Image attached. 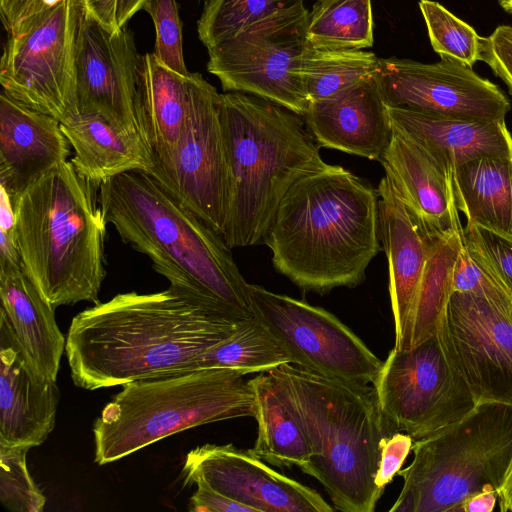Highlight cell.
Here are the masks:
<instances>
[{
	"label": "cell",
	"instance_id": "6da1fadb",
	"mask_svg": "<svg viewBox=\"0 0 512 512\" xmlns=\"http://www.w3.org/2000/svg\"><path fill=\"white\" fill-rule=\"evenodd\" d=\"M243 320L210 314L171 288L117 294L72 319L65 345L71 377L95 390L193 371L196 358Z\"/></svg>",
	"mask_w": 512,
	"mask_h": 512
},
{
	"label": "cell",
	"instance_id": "7a4b0ae2",
	"mask_svg": "<svg viewBox=\"0 0 512 512\" xmlns=\"http://www.w3.org/2000/svg\"><path fill=\"white\" fill-rule=\"evenodd\" d=\"M97 199L122 241L146 255L178 295L234 320L253 317L248 282L222 235L144 170L102 183Z\"/></svg>",
	"mask_w": 512,
	"mask_h": 512
},
{
	"label": "cell",
	"instance_id": "3957f363",
	"mask_svg": "<svg viewBox=\"0 0 512 512\" xmlns=\"http://www.w3.org/2000/svg\"><path fill=\"white\" fill-rule=\"evenodd\" d=\"M263 241L274 268L302 290L355 287L381 249L377 189L328 164L291 186Z\"/></svg>",
	"mask_w": 512,
	"mask_h": 512
},
{
	"label": "cell",
	"instance_id": "277c9868",
	"mask_svg": "<svg viewBox=\"0 0 512 512\" xmlns=\"http://www.w3.org/2000/svg\"><path fill=\"white\" fill-rule=\"evenodd\" d=\"M228 199L222 237L232 248L264 240L291 186L328 166L303 116L244 92L220 94Z\"/></svg>",
	"mask_w": 512,
	"mask_h": 512
},
{
	"label": "cell",
	"instance_id": "5b68a950",
	"mask_svg": "<svg viewBox=\"0 0 512 512\" xmlns=\"http://www.w3.org/2000/svg\"><path fill=\"white\" fill-rule=\"evenodd\" d=\"M270 372L289 394L312 452L300 469L324 486L336 510L373 512L384 492L375 484L381 442L395 433L374 386L293 363Z\"/></svg>",
	"mask_w": 512,
	"mask_h": 512
},
{
	"label": "cell",
	"instance_id": "8992f818",
	"mask_svg": "<svg viewBox=\"0 0 512 512\" xmlns=\"http://www.w3.org/2000/svg\"><path fill=\"white\" fill-rule=\"evenodd\" d=\"M95 190L66 161L12 202L22 267L54 308L100 303L108 223Z\"/></svg>",
	"mask_w": 512,
	"mask_h": 512
},
{
	"label": "cell",
	"instance_id": "52a82bcc",
	"mask_svg": "<svg viewBox=\"0 0 512 512\" xmlns=\"http://www.w3.org/2000/svg\"><path fill=\"white\" fill-rule=\"evenodd\" d=\"M244 374L206 368L123 385L93 425L95 462L108 464L196 426L254 417Z\"/></svg>",
	"mask_w": 512,
	"mask_h": 512
},
{
	"label": "cell",
	"instance_id": "ba28073f",
	"mask_svg": "<svg viewBox=\"0 0 512 512\" xmlns=\"http://www.w3.org/2000/svg\"><path fill=\"white\" fill-rule=\"evenodd\" d=\"M411 464L391 512H460L492 484L498 491L512 457V406L485 402L462 419L414 440Z\"/></svg>",
	"mask_w": 512,
	"mask_h": 512
},
{
	"label": "cell",
	"instance_id": "9c48e42d",
	"mask_svg": "<svg viewBox=\"0 0 512 512\" xmlns=\"http://www.w3.org/2000/svg\"><path fill=\"white\" fill-rule=\"evenodd\" d=\"M82 0H56L7 29L2 91L60 123L76 116V47Z\"/></svg>",
	"mask_w": 512,
	"mask_h": 512
},
{
	"label": "cell",
	"instance_id": "30bf717a",
	"mask_svg": "<svg viewBox=\"0 0 512 512\" xmlns=\"http://www.w3.org/2000/svg\"><path fill=\"white\" fill-rule=\"evenodd\" d=\"M308 17L300 1L208 49V72L226 92L253 94L304 116L309 100L297 66L308 46Z\"/></svg>",
	"mask_w": 512,
	"mask_h": 512
},
{
	"label": "cell",
	"instance_id": "8fae6325",
	"mask_svg": "<svg viewBox=\"0 0 512 512\" xmlns=\"http://www.w3.org/2000/svg\"><path fill=\"white\" fill-rule=\"evenodd\" d=\"M373 386L391 429L414 440L455 423L477 406L437 334L409 349L393 348Z\"/></svg>",
	"mask_w": 512,
	"mask_h": 512
},
{
	"label": "cell",
	"instance_id": "7c38bea8",
	"mask_svg": "<svg viewBox=\"0 0 512 512\" xmlns=\"http://www.w3.org/2000/svg\"><path fill=\"white\" fill-rule=\"evenodd\" d=\"M248 296L253 316L291 363L347 381L375 382L383 361L332 313L255 284H248Z\"/></svg>",
	"mask_w": 512,
	"mask_h": 512
},
{
	"label": "cell",
	"instance_id": "4fadbf2b",
	"mask_svg": "<svg viewBox=\"0 0 512 512\" xmlns=\"http://www.w3.org/2000/svg\"><path fill=\"white\" fill-rule=\"evenodd\" d=\"M220 93L199 73L189 75L187 119L169 160L149 174L182 205L222 234L228 176Z\"/></svg>",
	"mask_w": 512,
	"mask_h": 512
},
{
	"label": "cell",
	"instance_id": "5bb4252c",
	"mask_svg": "<svg viewBox=\"0 0 512 512\" xmlns=\"http://www.w3.org/2000/svg\"><path fill=\"white\" fill-rule=\"evenodd\" d=\"M436 334L477 404L512 406V304L455 291Z\"/></svg>",
	"mask_w": 512,
	"mask_h": 512
},
{
	"label": "cell",
	"instance_id": "9a60e30c",
	"mask_svg": "<svg viewBox=\"0 0 512 512\" xmlns=\"http://www.w3.org/2000/svg\"><path fill=\"white\" fill-rule=\"evenodd\" d=\"M376 78L387 107L485 121L505 120L511 109L498 85L446 56L436 63L379 58Z\"/></svg>",
	"mask_w": 512,
	"mask_h": 512
},
{
	"label": "cell",
	"instance_id": "2e32d148",
	"mask_svg": "<svg viewBox=\"0 0 512 512\" xmlns=\"http://www.w3.org/2000/svg\"><path fill=\"white\" fill-rule=\"evenodd\" d=\"M140 57L129 30L110 32L83 9L76 47L78 112L97 114L121 133L139 134L134 99Z\"/></svg>",
	"mask_w": 512,
	"mask_h": 512
},
{
	"label": "cell",
	"instance_id": "e0dca14e",
	"mask_svg": "<svg viewBox=\"0 0 512 512\" xmlns=\"http://www.w3.org/2000/svg\"><path fill=\"white\" fill-rule=\"evenodd\" d=\"M185 484L203 481L254 512H331L314 489L281 474L249 450L206 444L191 450L183 467Z\"/></svg>",
	"mask_w": 512,
	"mask_h": 512
},
{
	"label": "cell",
	"instance_id": "ac0fdd59",
	"mask_svg": "<svg viewBox=\"0 0 512 512\" xmlns=\"http://www.w3.org/2000/svg\"><path fill=\"white\" fill-rule=\"evenodd\" d=\"M56 380L39 373L0 310V446L32 448L55 426Z\"/></svg>",
	"mask_w": 512,
	"mask_h": 512
},
{
	"label": "cell",
	"instance_id": "d6986e66",
	"mask_svg": "<svg viewBox=\"0 0 512 512\" xmlns=\"http://www.w3.org/2000/svg\"><path fill=\"white\" fill-rule=\"evenodd\" d=\"M379 161L426 237L463 232L454 201L452 171L394 127Z\"/></svg>",
	"mask_w": 512,
	"mask_h": 512
},
{
	"label": "cell",
	"instance_id": "ffe728a7",
	"mask_svg": "<svg viewBox=\"0 0 512 512\" xmlns=\"http://www.w3.org/2000/svg\"><path fill=\"white\" fill-rule=\"evenodd\" d=\"M70 143L60 122L0 95V186L15 201L29 186L67 161Z\"/></svg>",
	"mask_w": 512,
	"mask_h": 512
},
{
	"label": "cell",
	"instance_id": "44dd1931",
	"mask_svg": "<svg viewBox=\"0 0 512 512\" xmlns=\"http://www.w3.org/2000/svg\"><path fill=\"white\" fill-rule=\"evenodd\" d=\"M320 146L380 160L393 127L376 74L344 94L310 102L303 116Z\"/></svg>",
	"mask_w": 512,
	"mask_h": 512
},
{
	"label": "cell",
	"instance_id": "7402d4cb",
	"mask_svg": "<svg viewBox=\"0 0 512 512\" xmlns=\"http://www.w3.org/2000/svg\"><path fill=\"white\" fill-rule=\"evenodd\" d=\"M377 193L379 237L388 262L394 347H397L422 279L429 241L386 176L380 180Z\"/></svg>",
	"mask_w": 512,
	"mask_h": 512
},
{
	"label": "cell",
	"instance_id": "603a6c76",
	"mask_svg": "<svg viewBox=\"0 0 512 512\" xmlns=\"http://www.w3.org/2000/svg\"><path fill=\"white\" fill-rule=\"evenodd\" d=\"M388 115L394 128L452 172L479 157H512V135L505 120L441 116L394 107H388Z\"/></svg>",
	"mask_w": 512,
	"mask_h": 512
},
{
	"label": "cell",
	"instance_id": "cb8c5ba5",
	"mask_svg": "<svg viewBox=\"0 0 512 512\" xmlns=\"http://www.w3.org/2000/svg\"><path fill=\"white\" fill-rule=\"evenodd\" d=\"M189 75L167 68L154 53L140 57L134 109L152 169L166 163L177 146L188 114Z\"/></svg>",
	"mask_w": 512,
	"mask_h": 512
},
{
	"label": "cell",
	"instance_id": "d4e9b609",
	"mask_svg": "<svg viewBox=\"0 0 512 512\" xmlns=\"http://www.w3.org/2000/svg\"><path fill=\"white\" fill-rule=\"evenodd\" d=\"M0 297V310L34 368L56 380L66 339L58 328L55 308L20 265L0 264Z\"/></svg>",
	"mask_w": 512,
	"mask_h": 512
},
{
	"label": "cell",
	"instance_id": "484cf974",
	"mask_svg": "<svg viewBox=\"0 0 512 512\" xmlns=\"http://www.w3.org/2000/svg\"><path fill=\"white\" fill-rule=\"evenodd\" d=\"M74 150L70 162L96 190L109 179L132 170L149 172L151 154L140 134H124L97 114L78 113L60 123Z\"/></svg>",
	"mask_w": 512,
	"mask_h": 512
},
{
	"label": "cell",
	"instance_id": "4316f807",
	"mask_svg": "<svg viewBox=\"0 0 512 512\" xmlns=\"http://www.w3.org/2000/svg\"><path fill=\"white\" fill-rule=\"evenodd\" d=\"M454 201L467 224L512 240V157L483 156L457 166Z\"/></svg>",
	"mask_w": 512,
	"mask_h": 512
},
{
	"label": "cell",
	"instance_id": "83f0119b",
	"mask_svg": "<svg viewBox=\"0 0 512 512\" xmlns=\"http://www.w3.org/2000/svg\"><path fill=\"white\" fill-rule=\"evenodd\" d=\"M255 395L258 433L249 451L277 467H303L311 457L302 423L289 394L271 372L249 380Z\"/></svg>",
	"mask_w": 512,
	"mask_h": 512
},
{
	"label": "cell",
	"instance_id": "f1b7e54d",
	"mask_svg": "<svg viewBox=\"0 0 512 512\" xmlns=\"http://www.w3.org/2000/svg\"><path fill=\"white\" fill-rule=\"evenodd\" d=\"M428 256L411 314L396 349L419 345L437 332L453 290V270L463 246V232L428 237Z\"/></svg>",
	"mask_w": 512,
	"mask_h": 512
},
{
	"label": "cell",
	"instance_id": "f546056e",
	"mask_svg": "<svg viewBox=\"0 0 512 512\" xmlns=\"http://www.w3.org/2000/svg\"><path fill=\"white\" fill-rule=\"evenodd\" d=\"M379 58L363 50H320L306 47L299 64L300 78L310 102L336 98L373 77Z\"/></svg>",
	"mask_w": 512,
	"mask_h": 512
},
{
	"label": "cell",
	"instance_id": "4dcf8cb0",
	"mask_svg": "<svg viewBox=\"0 0 512 512\" xmlns=\"http://www.w3.org/2000/svg\"><path fill=\"white\" fill-rule=\"evenodd\" d=\"M286 363H291L288 353L253 316L243 320L229 337L200 354L194 370L230 369L246 375L270 372Z\"/></svg>",
	"mask_w": 512,
	"mask_h": 512
},
{
	"label": "cell",
	"instance_id": "1f68e13d",
	"mask_svg": "<svg viewBox=\"0 0 512 512\" xmlns=\"http://www.w3.org/2000/svg\"><path fill=\"white\" fill-rule=\"evenodd\" d=\"M308 45L320 50H361L373 45L371 0L317 1L309 12Z\"/></svg>",
	"mask_w": 512,
	"mask_h": 512
},
{
	"label": "cell",
	"instance_id": "d6a6232c",
	"mask_svg": "<svg viewBox=\"0 0 512 512\" xmlns=\"http://www.w3.org/2000/svg\"><path fill=\"white\" fill-rule=\"evenodd\" d=\"M300 1L206 0L197 22L199 39L208 50Z\"/></svg>",
	"mask_w": 512,
	"mask_h": 512
},
{
	"label": "cell",
	"instance_id": "836d02e7",
	"mask_svg": "<svg viewBox=\"0 0 512 512\" xmlns=\"http://www.w3.org/2000/svg\"><path fill=\"white\" fill-rule=\"evenodd\" d=\"M433 50L440 55L458 60L468 66L480 61L481 37L475 29L433 0H420Z\"/></svg>",
	"mask_w": 512,
	"mask_h": 512
},
{
	"label": "cell",
	"instance_id": "e575fe53",
	"mask_svg": "<svg viewBox=\"0 0 512 512\" xmlns=\"http://www.w3.org/2000/svg\"><path fill=\"white\" fill-rule=\"evenodd\" d=\"M28 450L0 446V500L11 511L40 512L46 502L28 471Z\"/></svg>",
	"mask_w": 512,
	"mask_h": 512
},
{
	"label": "cell",
	"instance_id": "d590c367",
	"mask_svg": "<svg viewBox=\"0 0 512 512\" xmlns=\"http://www.w3.org/2000/svg\"><path fill=\"white\" fill-rule=\"evenodd\" d=\"M143 10L151 16L156 30L157 59L167 68L188 76L183 55L182 29L176 0H147Z\"/></svg>",
	"mask_w": 512,
	"mask_h": 512
},
{
	"label": "cell",
	"instance_id": "8d00e7d4",
	"mask_svg": "<svg viewBox=\"0 0 512 512\" xmlns=\"http://www.w3.org/2000/svg\"><path fill=\"white\" fill-rule=\"evenodd\" d=\"M463 241L512 299V240L466 224L463 228Z\"/></svg>",
	"mask_w": 512,
	"mask_h": 512
},
{
	"label": "cell",
	"instance_id": "74e56055",
	"mask_svg": "<svg viewBox=\"0 0 512 512\" xmlns=\"http://www.w3.org/2000/svg\"><path fill=\"white\" fill-rule=\"evenodd\" d=\"M453 290L482 297L496 304H512L506 290L474 257L464 241L453 270Z\"/></svg>",
	"mask_w": 512,
	"mask_h": 512
},
{
	"label": "cell",
	"instance_id": "f35d334b",
	"mask_svg": "<svg viewBox=\"0 0 512 512\" xmlns=\"http://www.w3.org/2000/svg\"><path fill=\"white\" fill-rule=\"evenodd\" d=\"M481 61L507 85L512 96V26L499 25L487 37H481Z\"/></svg>",
	"mask_w": 512,
	"mask_h": 512
},
{
	"label": "cell",
	"instance_id": "ab89813d",
	"mask_svg": "<svg viewBox=\"0 0 512 512\" xmlns=\"http://www.w3.org/2000/svg\"><path fill=\"white\" fill-rule=\"evenodd\" d=\"M414 439L407 433L395 432L383 438L375 484L382 490L392 482L412 451Z\"/></svg>",
	"mask_w": 512,
	"mask_h": 512
},
{
	"label": "cell",
	"instance_id": "60d3db41",
	"mask_svg": "<svg viewBox=\"0 0 512 512\" xmlns=\"http://www.w3.org/2000/svg\"><path fill=\"white\" fill-rule=\"evenodd\" d=\"M0 191V264L22 266L14 237V206L10 195L2 186Z\"/></svg>",
	"mask_w": 512,
	"mask_h": 512
},
{
	"label": "cell",
	"instance_id": "b9f144b4",
	"mask_svg": "<svg viewBox=\"0 0 512 512\" xmlns=\"http://www.w3.org/2000/svg\"><path fill=\"white\" fill-rule=\"evenodd\" d=\"M197 489L191 497L189 510L194 512H254L252 508L234 501L212 489L203 481L195 482Z\"/></svg>",
	"mask_w": 512,
	"mask_h": 512
},
{
	"label": "cell",
	"instance_id": "7bdbcfd3",
	"mask_svg": "<svg viewBox=\"0 0 512 512\" xmlns=\"http://www.w3.org/2000/svg\"><path fill=\"white\" fill-rule=\"evenodd\" d=\"M45 4L44 0H0V12L6 30Z\"/></svg>",
	"mask_w": 512,
	"mask_h": 512
},
{
	"label": "cell",
	"instance_id": "ee69618b",
	"mask_svg": "<svg viewBox=\"0 0 512 512\" xmlns=\"http://www.w3.org/2000/svg\"><path fill=\"white\" fill-rule=\"evenodd\" d=\"M85 11L110 32L122 28L117 22L118 0H82Z\"/></svg>",
	"mask_w": 512,
	"mask_h": 512
},
{
	"label": "cell",
	"instance_id": "f6af8a7d",
	"mask_svg": "<svg viewBox=\"0 0 512 512\" xmlns=\"http://www.w3.org/2000/svg\"><path fill=\"white\" fill-rule=\"evenodd\" d=\"M497 502V489L492 484H485L481 491L462 502L460 512H492Z\"/></svg>",
	"mask_w": 512,
	"mask_h": 512
},
{
	"label": "cell",
	"instance_id": "bcb514c9",
	"mask_svg": "<svg viewBox=\"0 0 512 512\" xmlns=\"http://www.w3.org/2000/svg\"><path fill=\"white\" fill-rule=\"evenodd\" d=\"M498 504L501 512H512V457L498 489Z\"/></svg>",
	"mask_w": 512,
	"mask_h": 512
},
{
	"label": "cell",
	"instance_id": "7dc6e473",
	"mask_svg": "<svg viewBox=\"0 0 512 512\" xmlns=\"http://www.w3.org/2000/svg\"><path fill=\"white\" fill-rule=\"evenodd\" d=\"M147 0H118L117 22L120 28L125 27L127 22L143 8Z\"/></svg>",
	"mask_w": 512,
	"mask_h": 512
},
{
	"label": "cell",
	"instance_id": "c3c4849f",
	"mask_svg": "<svg viewBox=\"0 0 512 512\" xmlns=\"http://www.w3.org/2000/svg\"><path fill=\"white\" fill-rule=\"evenodd\" d=\"M497 2L505 12L512 14V0H497Z\"/></svg>",
	"mask_w": 512,
	"mask_h": 512
},
{
	"label": "cell",
	"instance_id": "681fc988",
	"mask_svg": "<svg viewBox=\"0 0 512 512\" xmlns=\"http://www.w3.org/2000/svg\"><path fill=\"white\" fill-rule=\"evenodd\" d=\"M317 1H323V0H317Z\"/></svg>",
	"mask_w": 512,
	"mask_h": 512
}]
</instances>
